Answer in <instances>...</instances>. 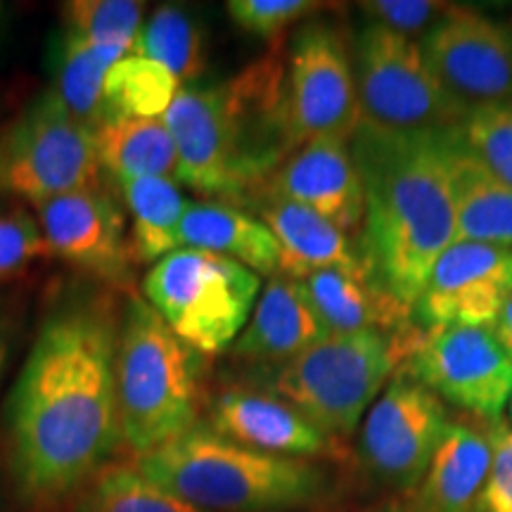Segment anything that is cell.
<instances>
[{
  "label": "cell",
  "mask_w": 512,
  "mask_h": 512,
  "mask_svg": "<svg viewBox=\"0 0 512 512\" xmlns=\"http://www.w3.org/2000/svg\"><path fill=\"white\" fill-rule=\"evenodd\" d=\"M119 323L100 302H76L43 323L10 399V451L36 501L72 496L110 465L121 439Z\"/></svg>",
  "instance_id": "cell-1"
},
{
  "label": "cell",
  "mask_w": 512,
  "mask_h": 512,
  "mask_svg": "<svg viewBox=\"0 0 512 512\" xmlns=\"http://www.w3.org/2000/svg\"><path fill=\"white\" fill-rule=\"evenodd\" d=\"M349 145L366 197L358 249L375 283L413 306L434 261L456 242L444 131H387L361 121Z\"/></svg>",
  "instance_id": "cell-2"
},
{
  "label": "cell",
  "mask_w": 512,
  "mask_h": 512,
  "mask_svg": "<svg viewBox=\"0 0 512 512\" xmlns=\"http://www.w3.org/2000/svg\"><path fill=\"white\" fill-rule=\"evenodd\" d=\"M162 119L176 145L178 181L207 197H245L294 150L285 62L275 53L219 86H181Z\"/></svg>",
  "instance_id": "cell-3"
},
{
  "label": "cell",
  "mask_w": 512,
  "mask_h": 512,
  "mask_svg": "<svg viewBox=\"0 0 512 512\" xmlns=\"http://www.w3.org/2000/svg\"><path fill=\"white\" fill-rule=\"evenodd\" d=\"M136 467L164 491L204 512L304 508L316 503L328 484L313 460L252 451L202 425L138 456Z\"/></svg>",
  "instance_id": "cell-4"
},
{
  "label": "cell",
  "mask_w": 512,
  "mask_h": 512,
  "mask_svg": "<svg viewBox=\"0 0 512 512\" xmlns=\"http://www.w3.org/2000/svg\"><path fill=\"white\" fill-rule=\"evenodd\" d=\"M117 403L121 439L138 456L197 427L195 354L145 299L131 297L119 320Z\"/></svg>",
  "instance_id": "cell-5"
},
{
  "label": "cell",
  "mask_w": 512,
  "mask_h": 512,
  "mask_svg": "<svg viewBox=\"0 0 512 512\" xmlns=\"http://www.w3.org/2000/svg\"><path fill=\"white\" fill-rule=\"evenodd\" d=\"M420 335V325L406 335H328L280 366L273 392L330 439H349Z\"/></svg>",
  "instance_id": "cell-6"
},
{
  "label": "cell",
  "mask_w": 512,
  "mask_h": 512,
  "mask_svg": "<svg viewBox=\"0 0 512 512\" xmlns=\"http://www.w3.org/2000/svg\"><path fill=\"white\" fill-rule=\"evenodd\" d=\"M261 280L226 256L176 249L143 280L145 302L197 354H223L249 323Z\"/></svg>",
  "instance_id": "cell-7"
},
{
  "label": "cell",
  "mask_w": 512,
  "mask_h": 512,
  "mask_svg": "<svg viewBox=\"0 0 512 512\" xmlns=\"http://www.w3.org/2000/svg\"><path fill=\"white\" fill-rule=\"evenodd\" d=\"M363 124L387 131H451L470 107L432 72L420 41L366 22L351 46Z\"/></svg>",
  "instance_id": "cell-8"
},
{
  "label": "cell",
  "mask_w": 512,
  "mask_h": 512,
  "mask_svg": "<svg viewBox=\"0 0 512 512\" xmlns=\"http://www.w3.org/2000/svg\"><path fill=\"white\" fill-rule=\"evenodd\" d=\"M102 166L95 131L43 93L0 143V188L36 207L69 192L95 188Z\"/></svg>",
  "instance_id": "cell-9"
},
{
  "label": "cell",
  "mask_w": 512,
  "mask_h": 512,
  "mask_svg": "<svg viewBox=\"0 0 512 512\" xmlns=\"http://www.w3.org/2000/svg\"><path fill=\"white\" fill-rule=\"evenodd\" d=\"M448 425L446 403L399 368L368 408L358 434V458L375 482L411 494L425 477Z\"/></svg>",
  "instance_id": "cell-10"
},
{
  "label": "cell",
  "mask_w": 512,
  "mask_h": 512,
  "mask_svg": "<svg viewBox=\"0 0 512 512\" xmlns=\"http://www.w3.org/2000/svg\"><path fill=\"white\" fill-rule=\"evenodd\" d=\"M285 105L294 150L313 138H351L361 124L351 48L330 22H306L292 36Z\"/></svg>",
  "instance_id": "cell-11"
},
{
  "label": "cell",
  "mask_w": 512,
  "mask_h": 512,
  "mask_svg": "<svg viewBox=\"0 0 512 512\" xmlns=\"http://www.w3.org/2000/svg\"><path fill=\"white\" fill-rule=\"evenodd\" d=\"M401 368L479 422H501L512 396V358L486 328H432Z\"/></svg>",
  "instance_id": "cell-12"
},
{
  "label": "cell",
  "mask_w": 512,
  "mask_h": 512,
  "mask_svg": "<svg viewBox=\"0 0 512 512\" xmlns=\"http://www.w3.org/2000/svg\"><path fill=\"white\" fill-rule=\"evenodd\" d=\"M420 46L437 79L465 107L512 102V22L456 5Z\"/></svg>",
  "instance_id": "cell-13"
},
{
  "label": "cell",
  "mask_w": 512,
  "mask_h": 512,
  "mask_svg": "<svg viewBox=\"0 0 512 512\" xmlns=\"http://www.w3.org/2000/svg\"><path fill=\"white\" fill-rule=\"evenodd\" d=\"M510 297L512 249L456 240L434 261L413 316L422 330H489Z\"/></svg>",
  "instance_id": "cell-14"
},
{
  "label": "cell",
  "mask_w": 512,
  "mask_h": 512,
  "mask_svg": "<svg viewBox=\"0 0 512 512\" xmlns=\"http://www.w3.org/2000/svg\"><path fill=\"white\" fill-rule=\"evenodd\" d=\"M36 209L50 254L110 283L128 278L131 240L126 238L124 211L110 192L95 185L55 197Z\"/></svg>",
  "instance_id": "cell-15"
},
{
  "label": "cell",
  "mask_w": 512,
  "mask_h": 512,
  "mask_svg": "<svg viewBox=\"0 0 512 512\" xmlns=\"http://www.w3.org/2000/svg\"><path fill=\"white\" fill-rule=\"evenodd\" d=\"M266 197L316 211L351 240L363 233L366 197L349 138L323 136L292 152L266 181Z\"/></svg>",
  "instance_id": "cell-16"
},
{
  "label": "cell",
  "mask_w": 512,
  "mask_h": 512,
  "mask_svg": "<svg viewBox=\"0 0 512 512\" xmlns=\"http://www.w3.org/2000/svg\"><path fill=\"white\" fill-rule=\"evenodd\" d=\"M209 430L252 451L280 458L311 460L337 451L335 439L275 392L226 389L211 403Z\"/></svg>",
  "instance_id": "cell-17"
},
{
  "label": "cell",
  "mask_w": 512,
  "mask_h": 512,
  "mask_svg": "<svg viewBox=\"0 0 512 512\" xmlns=\"http://www.w3.org/2000/svg\"><path fill=\"white\" fill-rule=\"evenodd\" d=\"M494 425H475L470 420L451 422L425 477L408 494V501L401 503V510L477 512L494 451Z\"/></svg>",
  "instance_id": "cell-18"
},
{
  "label": "cell",
  "mask_w": 512,
  "mask_h": 512,
  "mask_svg": "<svg viewBox=\"0 0 512 512\" xmlns=\"http://www.w3.org/2000/svg\"><path fill=\"white\" fill-rule=\"evenodd\" d=\"M299 283L328 335H406L418 328L413 306L403 304L366 273L320 271Z\"/></svg>",
  "instance_id": "cell-19"
},
{
  "label": "cell",
  "mask_w": 512,
  "mask_h": 512,
  "mask_svg": "<svg viewBox=\"0 0 512 512\" xmlns=\"http://www.w3.org/2000/svg\"><path fill=\"white\" fill-rule=\"evenodd\" d=\"M261 221L273 233L280 249L278 273L292 280H306L320 271H347L370 275L361 249L344 230L316 211L299 204L266 197ZM373 278V275H370Z\"/></svg>",
  "instance_id": "cell-20"
},
{
  "label": "cell",
  "mask_w": 512,
  "mask_h": 512,
  "mask_svg": "<svg viewBox=\"0 0 512 512\" xmlns=\"http://www.w3.org/2000/svg\"><path fill=\"white\" fill-rule=\"evenodd\" d=\"M328 337L299 280L273 275L256 299L233 354L247 361H292Z\"/></svg>",
  "instance_id": "cell-21"
},
{
  "label": "cell",
  "mask_w": 512,
  "mask_h": 512,
  "mask_svg": "<svg viewBox=\"0 0 512 512\" xmlns=\"http://www.w3.org/2000/svg\"><path fill=\"white\" fill-rule=\"evenodd\" d=\"M444 157L451 190L456 240L512 249V188L467 155L444 131Z\"/></svg>",
  "instance_id": "cell-22"
},
{
  "label": "cell",
  "mask_w": 512,
  "mask_h": 512,
  "mask_svg": "<svg viewBox=\"0 0 512 512\" xmlns=\"http://www.w3.org/2000/svg\"><path fill=\"white\" fill-rule=\"evenodd\" d=\"M178 249H200L238 261L256 275H278L280 249L264 221L223 202H188Z\"/></svg>",
  "instance_id": "cell-23"
},
{
  "label": "cell",
  "mask_w": 512,
  "mask_h": 512,
  "mask_svg": "<svg viewBox=\"0 0 512 512\" xmlns=\"http://www.w3.org/2000/svg\"><path fill=\"white\" fill-rule=\"evenodd\" d=\"M100 166L119 185L138 178L178 181V155L164 119H114L95 128Z\"/></svg>",
  "instance_id": "cell-24"
},
{
  "label": "cell",
  "mask_w": 512,
  "mask_h": 512,
  "mask_svg": "<svg viewBox=\"0 0 512 512\" xmlns=\"http://www.w3.org/2000/svg\"><path fill=\"white\" fill-rule=\"evenodd\" d=\"M124 200L131 209V254L140 264L162 261L178 249V226L188 200L176 181L169 178H138L121 183Z\"/></svg>",
  "instance_id": "cell-25"
},
{
  "label": "cell",
  "mask_w": 512,
  "mask_h": 512,
  "mask_svg": "<svg viewBox=\"0 0 512 512\" xmlns=\"http://www.w3.org/2000/svg\"><path fill=\"white\" fill-rule=\"evenodd\" d=\"M121 57L124 55L114 53L110 48L93 46V43L64 31L60 55H57L53 93L72 117L93 131L105 124L102 88H105L107 72Z\"/></svg>",
  "instance_id": "cell-26"
},
{
  "label": "cell",
  "mask_w": 512,
  "mask_h": 512,
  "mask_svg": "<svg viewBox=\"0 0 512 512\" xmlns=\"http://www.w3.org/2000/svg\"><path fill=\"white\" fill-rule=\"evenodd\" d=\"M181 91V81L162 64L126 55L112 64L102 88L105 124L114 119H159Z\"/></svg>",
  "instance_id": "cell-27"
},
{
  "label": "cell",
  "mask_w": 512,
  "mask_h": 512,
  "mask_svg": "<svg viewBox=\"0 0 512 512\" xmlns=\"http://www.w3.org/2000/svg\"><path fill=\"white\" fill-rule=\"evenodd\" d=\"M67 498L69 512H204L124 463L105 465Z\"/></svg>",
  "instance_id": "cell-28"
},
{
  "label": "cell",
  "mask_w": 512,
  "mask_h": 512,
  "mask_svg": "<svg viewBox=\"0 0 512 512\" xmlns=\"http://www.w3.org/2000/svg\"><path fill=\"white\" fill-rule=\"evenodd\" d=\"M131 55L162 64L181 83L204 72V34L197 19L181 5H162L140 27Z\"/></svg>",
  "instance_id": "cell-29"
},
{
  "label": "cell",
  "mask_w": 512,
  "mask_h": 512,
  "mask_svg": "<svg viewBox=\"0 0 512 512\" xmlns=\"http://www.w3.org/2000/svg\"><path fill=\"white\" fill-rule=\"evenodd\" d=\"M62 17L69 34L110 48L119 55H131L138 31L143 27V3L136 0H72L62 5Z\"/></svg>",
  "instance_id": "cell-30"
},
{
  "label": "cell",
  "mask_w": 512,
  "mask_h": 512,
  "mask_svg": "<svg viewBox=\"0 0 512 512\" xmlns=\"http://www.w3.org/2000/svg\"><path fill=\"white\" fill-rule=\"evenodd\" d=\"M448 133L467 155L512 188V102L470 107Z\"/></svg>",
  "instance_id": "cell-31"
},
{
  "label": "cell",
  "mask_w": 512,
  "mask_h": 512,
  "mask_svg": "<svg viewBox=\"0 0 512 512\" xmlns=\"http://www.w3.org/2000/svg\"><path fill=\"white\" fill-rule=\"evenodd\" d=\"M41 256H50V247L38 219L24 209L0 214V283L17 278Z\"/></svg>",
  "instance_id": "cell-32"
},
{
  "label": "cell",
  "mask_w": 512,
  "mask_h": 512,
  "mask_svg": "<svg viewBox=\"0 0 512 512\" xmlns=\"http://www.w3.org/2000/svg\"><path fill=\"white\" fill-rule=\"evenodd\" d=\"M456 5L441 0H366L361 12L368 22L394 34L422 41Z\"/></svg>",
  "instance_id": "cell-33"
},
{
  "label": "cell",
  "mask_w": 512,
  "mask_h": 512,
  "mask_svg": "<svg viewBox=\"0 0 512 512\" xmlns=\"http://www.w3.org/2000/svg\"><path fill=\"white\" fill-rule=\"evenodd\" d=\"M228 15L247 34L275 41L299 19L313 15L323 5L311 0H230Z\"/></svg>",
  "instance_id": "cell-34"
},
{
  "label": "cell",
  "mask_w": 512,
  "mask_h": 512,
  "mask_svg": "<svg viewBox=\"0 0 512 512\" xmlns=\"http://www.w3.org/2000/svg\"><path fill=\"white\" fill-rule=\"evenodd\" d=\"M477 512H512V430L503 422L494 425V451Z\"/></svg>",
  "instance_id": "cell-35"
},
{
  "label": "cell",
  "mask_w": 512,
  "mask_h": 512,
  "mask_svg": "<svg viewBox=\"0 0 512 512\" xmlns=\"http://www.w3.org/2000/svg\"><path fill=\"white\" fill-rule=\"evenodd\" d=\"M489 330L491 335L496 337V342L501 344L505 354L512 358V297L503 304L501 313H498V318L494 320V325H491Z\"/></svg>",
  "instance_id": "cell-36"
},
{
  "label": "cell",
  "mask_w": 512,
  "mask_h": 512,
  "mask_svg": "<svg viewBox=\"0 0 512 512\" xmlns=\"http://www.w3.org/2000/svg\"><path fill=\"white\" fill-rule=\"evenodd\" d=\"M5 356H8V349H5V339H3V335H0V375H3Z\"/></svg>",
  "instance_id": "cell-37"
},
{
  "label": "cell",
  "mask_w": 512,
  "mask_h": 512,
  "mask_svg": "<svg viewBox=\"0 0 512 512\" xmlns=\"http://www.w3.org/2000/svg\"><path fill=\"white\" fill-rule=\"evenodd\" d=\"M505 411H508V420H510V425H512V396H510V401H508V408H505Z\"/></svg>",
  "instance_id": "cell-38"
},
{
  "label": "cell",
  "mask_w": 512,
  "mask_h": 512,
  "mask_svg": "<svg viewBox=\"0 0 512 512\" xmlns=\"http://www.w3.org/2000/svg\"><path fill=\"white\" fill-rule=\"evenodd\" d=\"M382 512H403L401 505H396V508H389V510H382Z\"/></svg>",
  "instance_id": "cell-39"
},
{
  "label": "cell",
  "mask_w": 512,
  "mask_h": 512,
  "mask_svg": "<svg viewBox=\"0 0 512 512\" xmlns=\"http://www.w3.org/2000/svg\"><path fill=\"white\" fill-rule=\"evenodd\" d=\"M0 22H3V5H0Z\"/></svg>",
  "instance_id": "cell-40"
}]
</instances>
